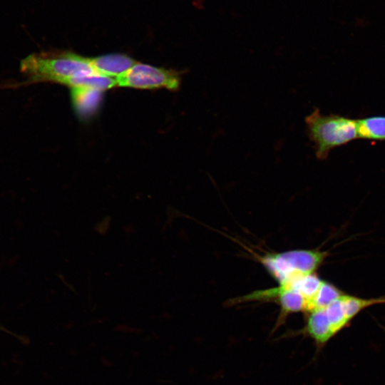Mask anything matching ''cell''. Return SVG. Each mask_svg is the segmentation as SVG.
<instances>
[{"instance_id":"30bf717a","label":"cell","mask_w":385,"mask_h":385,"mask_svg":"<svg viewBox=\"0 0 385 385\" xmlns=\"http://www.w3.org/2000/svg\"><path fill=\"white\" fill-rule=\"evenodd\" d=\"M339 299L347 318L351 321L363 309L378 304L385 303V297L362 299L343 294Z\"/></svg>"},{"instance_id":"277c9868","label":"cell","mask_w":385,"mask_h":385,"mask_svg":"<svg viewBox=\"0 0 385 385\" xmlns=\"http://www.w3.org/2000/svg\"><path fill=\"white\" fill-rule=\"evenodd\" d=\"M182 72L137 62L115 78L117 86L140 89L179 90Z\"/></svg>"},{"instance_id":"5b68a950","label":"cell","mask_w":385,"mask_h":385,"mask_svg":"<svg viewBox=\"0 0 385 385\" xmlns=\"http://www.w3.org/2000/svg\"><path fill=\"white\" fill-rule=\"evenodd\" d=\"M308 313L302 334L313 339L317 346L324 345L335 336L329 322L325 308L312 310Z\"/></svg>"},{"instance_id":"52a82bcc","label":"cell","mask_w":385,"mask_h":385,"mask_svg":"<svg viewBox=\"0 0 385 385\" xmlns=\"http://www.w3.org/2000/svg\"><path fill=\"white\" fill-rule=\"evenodd\" d=\"M103 92L86 86L71 87L72 105L79 117L87 118L97 111Z\"/></svg>"},{"instance_id":"9c48e42d","label":"cell","mask_w":385,"mask_h":385,"mask_svg":"<svg viewBox=\"0 0 385 385\" xmlns=\"http://www.w3.org/2000/svg\"><path fill=\"white\" fill-rule=\"evenodd\" d=\"M359 138L385 140V115H373L357 119Z\"/></svg>"},{"instance_id":"7c38bea8","label":"cell","mask_w":385,"mask_h":385,"mask_svg":"<svg viewBox=\"0 0 385 385\" xmlns=\"http://www.w3.org/2000/svg\"><path fill=\"white\" fill-rule=\"evenodd\" d=\"M325 311L335 335L351 322L346 315L339 297L327 307Z\"/></svg>"},{"instance_id":"7a4b0ae2","label":"cell","mask_w":385,"mask_h":385,"mask_svg":"<svg viewBox=\"0 0 385 385\" xmlns=\"http://www.w3.org/2000/svg\"><path fill=\"white\" fill-rule=\"evenodd\" d=\"M307 132L314 143L315 155L326 159L338 147L359 138L357 119L346 116L322 114L319 108L305 118Z\"/></svg>"},{"instance_id":"3957f363","label":"cell","mask_w":385,"mask_h":385,"mask_svg":"<svg viewBox=\"0 0 385 385\" xmlns=\"http://www.w3.org/2000/svg\"><path fill=\"white\" fill-rule=\"evenodd\" d=\"M328 255L317 250H292L258 256L260 262L278 284L315 273Z\"/></svg>"},{"instance_id":"8992f818","label":"cell","mask_w":385,"mask_h":385,"mask_svg":"<svg viewBox=\"0 0 385 385\" xmlns=\"http://www.w3.org/2000/svg\"><path fill=\"white\" fill-rule=\"evenodd\" d=\"M90 61L95 72L115 78L137 63L129 56L122 53H111L90 58Z\"/></svg>"},{"instance_id":"ba28073f","label":"cell","mask_w":385,"mask_h":385,"mask_svg":"<svg viewBox=\"0 0 385 385\" xmlns=\"http://www.w3.org/2000/svg\"><path fill=\"white\" fill-rule=\"evenodd\" d=\"M64 85L70 87L86 86L104 91L116 86L117 83L116 80L112 77L92 72L71 78L66 81Z\"/></svg>"},{"instance_id":"8fae6325","label":"cell","mask_w":385,"mask_h":385,"mask_svg":"<svg viewBox=\"0 0 385 385\" xmlns=\"http://www.w3.org/2000/svg\"><path fill=\"white\" fill-rule=\"evenodd\" d=\"M343 294L334 285L323 280L319 291L309 303L307 312L317 309L326 308Z\"/></svg>"},{"instance_id":"6da1fadb","label":"cell","mask_w":385,"mask_h":385,"mask_svg":"<svg viewBox=\"0 0 385 385\" xmlns=\"http://www.w3.org/2000/svg\"><path fill=\"white\" fill-rule=\"evenodd\" d=\"M20 72L24 80L18 86L37 83L64 84L76 76L95 72L90 58L71 51H41L29 55L20 62Z\"/></svg>"}]
</instances>
